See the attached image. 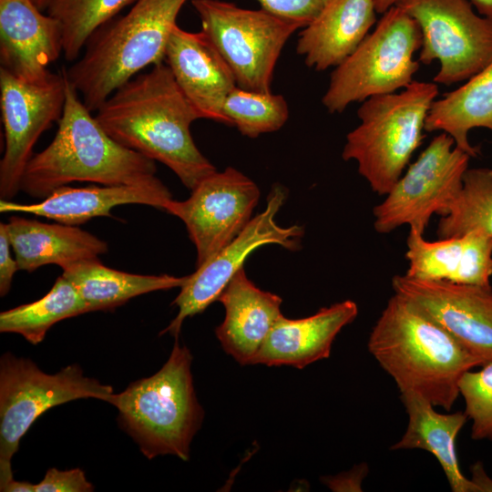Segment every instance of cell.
<instances>
[{"label":"cell","mask_w":492,"mask_h":492,"mask_svg":"<svg viewBox=\"0 0 492 492\" xmlns=\"http://www.w3.org/2000/svg\"><path fill=\"white\" fill-rule=\"evenodd\" d=\"M392 287L446 331L481 365L492 361V287L395 275Z\"/></svg>","instance_id":"9a60e30c"},{"label":"cell","mask_w":492,"mask_h":492,"mask_svg":"<svg viewBox=\"0 0 492 492\" xmlns=\"http://www.w3.org/2000/svg\"><path fill=\"white\" fill-rule=\"evenodd\" d=\"M164 62L200 118L227 125L222 108L237 85L210 39L201 30L189 32L176 25L166 46Z\"/></svg>","instance_id":"e0dca14e"},{"label":"cell","mask_w":492,"mask_h":492,"mask_svg":"<svg viewBox=\"0 0 492 492\" xmlns=\"http://www.w3.org/2000/svg\"><path fill=\"white\" fill-rule=\"evenodd\" d=\"M34 4L41 10L45 11L47 10L49 5L52 4L54 0H32Z\"/></svg>","instance_id":"f35d334b"},{"label":"cell","mask_w":492,"mask_h":492,"mask_svg":"<svg viewBox=\"0 0 492 492\" xmlns=\"http://www.w3.org/2000/svg\"><path fill=\"white\" fill-rule=\"evenodd\" d=\"M419 25V63L440 62L434 82L467 80L492 61V20L477 15L469 0H398Z\"/></svg>","instance_id":"8fae6325"},{"label":"cell","mask_w":492,"mask_h":492,"mask_svg":"<svg viewBox=\"0 0 492 492\" xmlns=\"http://www.w3.org/2000/svg\"><path fill=\"white\" fill-rule=\"evenodd\" d=\"M261 8L306 26L330 0H257Z\"/></svg>","instance_id":"1f68e13d"},{"label":"cell","mask_w":492,"mask_h":492,"mask_svg":"<svg viewBox=\"0 0 492 492\" xmlns=\"http://www.w3.org/2000/svg\"><path fill=\"white\" fill-rule=\"evenodd\" d=\"M368 350L401 394L415 393L446 411L460 395L462 375L481 366L446 331L397 293L373 327Z\"/></svg>","instance_id":"7a4b0ae2"},{"label":"cell","mask_w":492,"mask_h":492,"mask_svg":"<svg viewBox=\"0 0 492 492\" xmlns=\"http://www.w3.org/2000/svg\"><path fill=\"white\" fill-rule=\"evenodd\" d=\"M89 312L113 310L138 295L181 287L187 276L143 275L118 271L89 259L63 271Z\"/></svg>","instance_id":"484cf974"},{"label":"cell","mask_w":492,"mask_h":492,"mask_svg":"<svg viewBox=\"0 0 492 492\" xmlns=\"http://www.w3.org/2000/svg\"><path fill=\"white\" fill-rule=\"evenodd\" d=\"M405 275L431 281L490 285L492 237L478 231L459 236L427 241L424 234L409 230Z\"/></svg>","instance_id":"d6986e66"},{"label":"cell","mask_w":492,"mask_h":492,"mask_svg":"<svg viewBox=\"0 0 492 492\" xmlns=\"http://www.w3.org/2000/svg\"><path fill=\"white\" fill-rule=\"evenodd\" d=\"M5 227L19 270L29 272L46 264L64 271L108 250L106 241L74 225L12 216Z\"/></svg>","instance_id":"603a6c76"},{"label":"cell","mask_w":492,"mask_h":492,"mask_svg":"<svg viewBox=\"0 0 492 492\" xmlns=\"http://www.w3.org/2000/svg\"><path fill=\"white\" fill-rule=\"evenodd\" d=\"M11 242L5 223H0V295L7 294L12 286L15 272L19 270L17 261L11 256Z\"/></svg>","instance_id":"836d02e7"},{"label":"cell","mask_w":492,"mask_h":492,"mask_svg":"<svg viewBox=\"0 0 492 492\" xmlns=\"http://www.w3.org/2000/svg\"><path fill=\"white\" fill-rule=\"evenodd\" d=\"M286 197V190L275 185L268 195L264 210L251 218L233 241L198 266L192 274L187 275L179 293L171 303L178 307V314L160 335L169 333L177 339L185 319L202 313L218 301L230 281L243 268L246 259L256 249L267 244H277L290 251L301 247L303 227H282L275 220Z\"/></svg>","instance_id":"7c38bea8"},{"label":"cell","mask_w":492,"mask_h":492,"mask_svg":"<svg viewBox=\"0 0 492 492\" xmlns=\"http://www.w3.org/2000/svg\"><path fill=\"white\" fill-rule=\"evenodd\" d=\"M187 0H137L124 15L97 28L82 55L65 68L70 84L92 112L123 83L164 62L177 16Z\"/></svg>","instance_id":"277c9868"},{"label":"cell","mask_w":492,"mask_h":492,"mask_svg":"<svg viewBox=\"0 0 492 492\" xmlns=\"http://www.w3.org/2000/svg\"><path fill=\"white\" fill-rule=\"evenodd\" d=\"M93 485L80 468L58 470L49 468L44 478L36 484V492H90Z\"/></svg>","instance_id":"d6a6232c"},{"label":"cell","mask_w":492,"mask_h":492,"mask_svg":"<svg viewBox=\"0 0 492 492\" xmlns=\"http://www.w3.org/2000/svg\"><path fill=\"white\" fill-rule=\"evenodd\" d=\"M222 112L227 125L235 126L249 138L276 131L289 118V107L283 96L239 87L227 96Z\"/></svg>","instance_id":"f546056e"},{"label":"cell","mask_w":492,"mask_h":492,"mask_svg":"<svg viewBox=\"0 0 492 492\" xmlns=\"http://www.w3.org/2000/svg\"><path fill=\"white\" fill-rule=\"evenodd\" d=\"M0 490L2 492H36V484L28 481H17L13 478Z\"/></svg>","instance_id":"d590c367"},{"label":"cell","mask_w":492,"mask_h":492,"mask_svg":"<svg viewBox=\"0 0 492 492\" xmlns=\"http://www.w3.org/2000/svg\"><path fill=\"white\" fill-rule=\"evenodd\" d=\"M218 301L225 308V318L215 329L218 340L240 364H252L272 328L282 315V298L258 288L242 268Z\"/></svg>","instance_id":"44dd1931"},{"label":"cell","mask_w":492,"mask_h":492,"mask_svg":"<svg viewBox=\"0 0 492 492\" xmlns=\"http://www.w3.org/2000/svg\"><path fill=\"white\" fill-rule=\"evenodd\" d=\"M113 388L70 364L50 374L30 359L5 353L0 360V488L13 477L12 458L33 423L54 406L82 398L109 401Z\"/></svg>","instance_id":"ba28073f"},{"label":"cell","mask_w":492,"mask_h":492,"mask_svg":"<svg viewBox=\"0 0 492 492\" xmlns=\"http://www.w3.org/2000/svg\"><path fill=\"white\" fill-rule=\"evenodd\" d=\"M358 314L357 304L345 300L321 308L302 319L282 315L275 323L252 364L289 365L302 369L328 358L339 332Z\"/></svg>","instance_id":"ffe728a7"},{"label":"cell","mask_w":492,"mask_h":492,"mask_svg":"<svg viewBox=\"0 0 492 492\" xmlns=\"http://www.w3.org/2000/svg\"><path fill=\"white\" fill-rule=\"evenodd\" d=\"M172 195L162 181L130 185H102L73 188L63 186L38 203L23 204L0 200L1 212H22L45 217L67 225H79L97 217H111L110 210L124 204H142L164 210Z\"/></svg>","instance_id":"ac0fdd59"},{"label":"cell","mask_w":492,"mask_h":492,"mask_svg":"<svg viewBox=\"0 0 492 492\" xmlns=\"http://www.w3.org/2000/svg\"><path fill=\"white\" fill-rule=\"evenodd\" d=\"M136 1L54 0L46 11L60 23L66 60L76 61L92 34Z\"/></svg>","instance_id":"f1b7e54d"},{"label":"cell","mask_w":492,"mask_h":492,"mask_svg":"<svg viewBox=\"0 0 492 492\" xmlns=\"http://www.w3.org/2000/svg\"><path fill=\"white\" fill-rule=\"evenodd\" d=\"M192 355L176 339L168 361L153 375L134 381L109 404L118 410L120 427L153 459L173 455L190 458V443L200 429L203 410L190 371Z\"/></svg>","instance_id":"5b68a950"},{"label":"cell","mask_w":492,"mask_h":492,"mask_svg":"<svg viewBox=\"0 0 492 492\" xmlns=\"http://www.w3.org/2000/svg\"><path fill=\"white\" fill-rule=\"evenodd\" d=\"M458 386L465 402L464 413L472 421L471 437L492 441V361L478 371L466 372Z\"/></svg>","instance_id":"4dcf8cb0"},{"label":"cell","mask_w":492,"mask_h":492,"mask_svg":"<svg viewBox=\"0 0 492 492\" xmlns=\"http://www.w3.org/2000/svg\"><path fill=\"white\" fill-rule=\"evenodd\" d=\"M90 112L67 79L57 131L50 144L29 160L21 190L43 200L74 181L130 185L156 177L153 159L113 139Z\"/></svg>","instance_id":"3957f363"},{"label":"cell","mask_w":492,"mask_h":492,"mask_svg":"<svg viewBox=\"0 0 492 492\" xmlns=\"http://www.w3.org/2000/svg\"><path fill=\"white\" fill-rule=\"evenodd\" d=\"M95 118L113 139L166 165L190 190L217 170L190 133L200 117L165 62L123 83Z\"/></svg>","instance_id":"6da1fadb"},{"label":"cell","mask_w":492,"mask_h":492,"mask_svg":"<svg viewBox=\"0 0 492 492\" xmlns=\"http://www.w3.org/2000/svg\"><path fill=\"white\" fill-rule=\"evenodd\" d=\"M476 128L492 131V61L458 88L436 99L425 119V130H441L453 138L455 146L476 158L480 152L468 140Z\"/></svg>","instance_id":"d4e9b609"},{"label":"cell","mask_w":492,"mask_h":492,"mask_svg":"<svg viewBox=\"0 0 492 492\" xmlns=\"http://www.w3.org/2000/svg\"><path fill=\"white\" fill-rule=\"evenodd\" d=\"M376 13L384 14L392 6L395 5L398 0H372Z\"/></svg>","instance_id":"74e56055"},{"label":"cell","mask_w":492,"mask_h":492,"mask_svg":"<svg viewBox=\"0 0 492 492\" xmlns=\"http://www.w3.org/2000/svg\"><path fill=\"white\" fill-rule=\"evenodd\" d=\"M477 12L484 17L492 20V0H469Z\"/></svg>","instance_id":"8d00e7d4"},{"label":"cell","mask_w":492,"mask_h":492,"mask_svg":"<svg viewBox=\"0 0 492 492\" xmlns=\"http://www.w3.org/2000/svg\"><path fill=\"white\" fill-rule=\"evenodd\" d=\"M478 231L492 237V169H467L462 187L441 216L438 238L459 236Z\"/></svg>","instance_id":"83f0119b"},{"label":"cell","mask_w":492,"mask_h":492,"mask_svg":"<svg viewBox=\"0 0 492 492\" xmlns=\"http://www.w3.org/2000/svg\"><path fill=\"white\" fill-rule=\"evenodd\" d=\"M65 68L42 83L23 81L0 68V108L5 151L0 161V197L11 200L21 190L22 178L39 137L64 110Z\"/></svg>","instance_id":"4fadbf2b"},{"label":"cell","mask_w":492,"mask_h":492,"mask_svg":"<svg viewBox=\"0 0 492 492\" xmlns=\"http://www.w3.org/2000/svg\"><path fill=\"white\" fill-rule=\"evenodd\" d=\"M438 95L435 82L414 80L399 93L371 97L357 110L360 124L346 135L342 158L378 195H386L425 138V119Z\"/></svg>","instance_id":"8992f818"},{"label":"cell","mask_w":492,"mask_h":492,"mask_svg":"<svg viewBox=\"0 0 492 492\" xmlns=\"http://www.w3.org/2000/svg\"><path fill=\"white\" fill-rule=\"evenodd\" d=\"M63 54L59 21L32 0H0L1 68L28 83H42Z\"/></svg>","instance_id":"2e32d148"},{"label":"cell","mask_w":492,"mask_h":492,"mask_svg":"<svg viewBox=\"0 0 492 492\" xmlns=\"http://www.w3.org/2000/svg\"><path fill=\"white\" fill-rule=\"evenodd\" d=\"M260 190L232 167L203 179L183 201L171 200L164 210L180 219L197 251V267L233 241L251 220Z\"/></svg>","instance_id":"5bb4252c"},{"label":"cell","mask_w":492,"mask_h":492,"mask_svg":"<svg viewBox=\"0 0 492 492\" xmlns=\"http://www.w3.org/2000/svg\"><path fill=\"white\" fill-rule=\"evenodd\" d=\"M368 471L366 465L354 467L348 473L336 477H325L324 483L334 491H361V483Z\"/></svg>","instance_id":"e575fe53"},{"label":"cell","mask_w":492,"mask_h":492,"mask_svg":"<svg viewBox=\"0 0 492 492\" xmlns=\"http://www.w3.org/2000/svg\"><path fill=\"white\" fill-rule=\"evenodd\" d=\"M470 158L448 134L436 136L374 207L375 231L386 234L408 225L424 234L432 216L445 215L456 197Z\"/></svg>","instance_id":"30bf717a"},{"label":"cell","mask_w":492,"mask_h":492,"mask_svg":"<svg viewBox=\"0 0 492 492\" xmlns=\"http://www.w3.org/2000/svg\"><path fill=\"white\" fill-rule=\"evenodd\" d=\"M201 31L231 68L237 87L270 92L275 66L288 39L302 25L263 8L221 0H191Z\"/></svg>","instance_id":"9c48e42d"},{"label":"cell","mask_w":492,"mask_h":492,"mask_svg":"<svg viewBox=\"0 0 492 492\" xmlns=\"http://www.w3.org/2000/svg\"><path fill=\"white\" fill-rule=\"evenodd\" d=\"M401 400L408 415V424L402 438L391 450H425L438 460L453 492H478L480 486L466 478L458 464L456 438L468 420L464 412L442 414L424 397L415 393L401 394Z\"/></svg>","instance_id":"cb8c5ba5"},{"label":"cell","mask_w":492,"mask_h":492,"mask_svg":"<svg viewBox=\"0 0 492 492\" xmlns=\"http://www.w3.org/2000/svg\"><path fill=\"white\" fill-rule=\"evenodd\" d=\"M89 313L73 284L59 276L50 291L39 300L0 313V332L22 335L32 344L41 343L56 323Z\"/></svg>","instance_id":"4316f807"},{"label":"cell","mask_w":492,"mask_h":492,"mask_svg":"<svg viewBox=\"0 0 492 492\" xmlns=\"http://www.w3.org/2000/svg\"><path fill=\"white\" fill-rule=\"evenodd\" d=\"M372 0H330L299 34L296 51L317 71L350 56L376 22Z\"/></svg>","instance_id":"7402d4cb"},{"label":"cell","mask_w":492,"mask_h":492,"mask_svg":"<svg viewBox=\"0 0 492 492\" xmlns=\"http://www.w3.org/2000/svg\"><path fill=\"white\" fill-rule=\"evenodd\" d=\"M421 45L418 23L399 6H392L331 73L323 105L332 114L342 113L354 102L405 88L419 69L414 54Z\"/></svg>","instance_id":"52a82bcc"}]
</instances>
